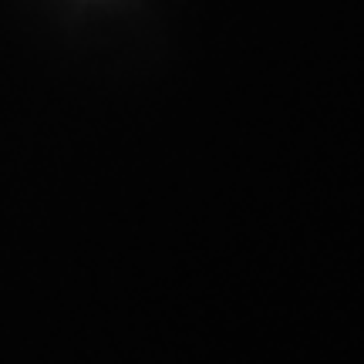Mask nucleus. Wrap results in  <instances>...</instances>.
<instances>
[]
</instances>
